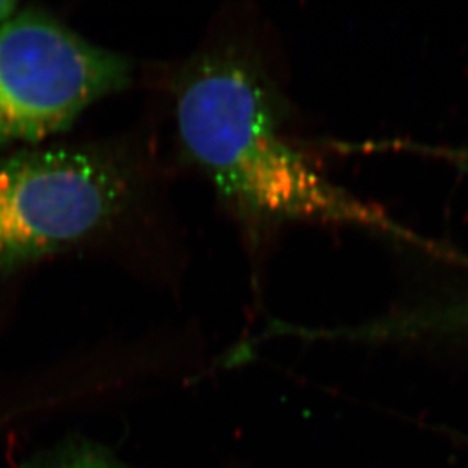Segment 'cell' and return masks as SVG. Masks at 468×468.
<instances>
[{
	"label": "cell",
	"instance_id": "1",
	"mask_svg": "<svg viewBox=\"0 0 468 468\" xmlns=\"http://www.w3.org/2000/svg\"><path fill=\"white\" fill-rule=\"evenodd\" d=\"M176 123L188 158L252 230L313 221L407 229L327 181L282 133L285 101L253 40L197 53L176 85Z\"/></svg>",
	"mask_w": 468,
	"mask_h": 468
},
{
	"label": "cell",
	"instance_id": "2",
	"mask_svg": "<svg viewBox=\"0 0 468 468\" xmlns=\"http://www.w3.org/2000/svg\"><path fill=\"white\" fill-rule=\"evenodd\" d=\"M133 64L41 11L0 25V151L70 128L99 99L131 84Z\"/></svg>",
	"mask_w": 468,
	"mask_h": 468
},
{
	"label": "cell",
	"instance_id": "3",
	"mask_svg": "<svg viewBox=\"0 0 468 468\" xmlns=\"http://www.w3.org/2000/svg\"><path fill=\"white\" fill-rule=\"evenodd\" d=\"M131 172L94 149L20 152L0 159V273L102 229L128 204Z\"/></svg>",
	"mask_w": 468,
	"mask_h": 468
},
{
	"label": "cell",
	"instance_id": "4",
	"mask_svg": "<svg viewBox=\"0 0 468 468\" xmlns=\"http://www.w3.org/2000/svg\"><path fill=\"white\" fill-rule=\"evenodd\" d=\"M402 340H468V294L402 311L398 317Z\"/></svg>",
	"mask_w": 468,
	"mask_h": 468
},
{
	"label": "cell",
	"instance_id": "5",
	"mask_svg": "<svg viewBox=\"0 0 468 468\" xmlns=\"http://www.w3.org/2000/svg\"><path fill=\"white\" fill-rule=\"evenodd\" d=\"M29 468H129L110 452L93 444H75Z\"/></svg>",
	"mask_w": 468,
	"mask_h": 468
},
{
	"label": "cell",
	"instance_id": "6",
	"mask_svg": "<svg viewBox=\"0 0 468 468\" xmlns=\"http://www.w3.org/2000/svg\"><path fill=\"white\" fill-rule=\"evenodd\" d=\"M20 5L13 0H0V25L17 14Z\"/></svg>",
	"mask_w": 468,
	"mask_h": 468
},
{
	"label": "cell",
	"instance_id": "7",
	"mask_svg": "<svg viewBox=\"0 0 468 468\" xmlns=\"http://www.w3.org/2000/svg\"><path fill=\"white\" fill-rule=\"evenodd\" d=\"M463 159H467V161H468V152H467V154H465L464 156H463Z\"/></svg>",
	"mask_w": 468,
	"mask_h": 468
}]
</instances>
